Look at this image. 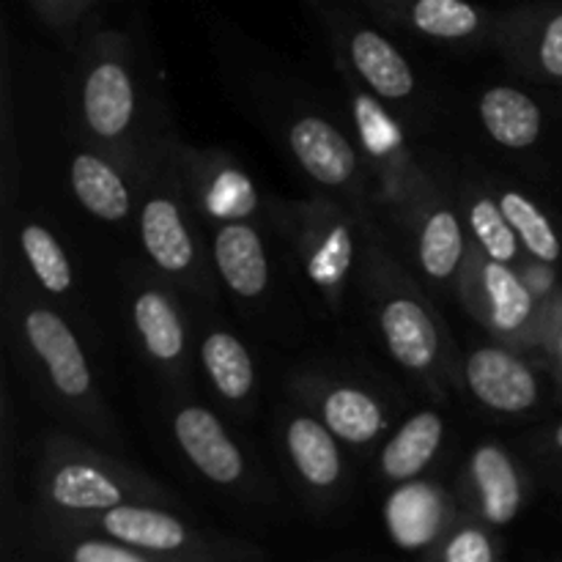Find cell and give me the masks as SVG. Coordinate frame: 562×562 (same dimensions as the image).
I'll return each mask as SVG.
<instances>
[{
	"label": "cell",
	"instance_id": "cell-9",
	"mask_svg": "<svg viewBox=\"0 0 562 562\" xmlns=\"http://www.w3.org/2000/svg\"><path fill=\"white\" fill-rule=\"evenodd\" d=\"M322 27L329 36L335 64L351 75L373 99L393 110L404 124L420 121L423 82L404 49L373 22L360 20L338 5H316Z\"/></svg>",
	"mask_w": 562,
	"mask_h": 562
},
{
	"label": "cell",
	"instance_id": "cell-29",
	"mask_svg": "<svg viewBox=\"0 0 562 562\" xmlns=\"http://www.w3.org/2000/svg\"><path fill=\"white\" fill-rule=\"evenodd\" d=\"M456 201H459L472 247L492 261L519 269L525 250H521L514 228L505 220L503 206L494 195V187L483 179H467L464 184H459Z\"/></svg>",
	"mask_w": 562,
	"mask_h": 562
},
{
	"label": "cell",
	"instance_id": "cell-12",
	"mask_svg": "<svg viewBox=\"0 0 562 562\" xmlns=\"http://www.w3.org/2000/svg\"><path fill=\"white\" fill-rule=\"evenodd\" d=\"M289 395L311 409L344 448H382L393 431V409L387 395L360 373H346L329 366H305L285 379Z\"/></svg>",
	"mask_w": 562,
	"mask_h": 562
},
{
	"label": "cell",
	"instance_id": "cell-7",
	"mask_svg": "<svg viewBox=\"0 0 562 562\" xmlns=\"http://www.w3.org/2000/svg\"><path fill=\"white\" fill-rule=\"evenodd\" d=\"M267 130L318 192L355 209L357 214H376L368 170L357 143L340 130L311 99L278 93L272 102H261Z\"/></svg>",
	"mask_w": 562,
	"mask_h": 562
},
{
	"label": "cell",
	"instance_id": "cell-21",
	"mask_svg": "<svg viewBox=\"0 0 562 562\" xmlns=\"http://www.w3.org/2000/svg\"><path fill=\"white\" fill-rule=\"evenodd\" d=\"M461 387L497 417L530 415L543 398L536 366L505 344L475 346L461 362Z\"/></svg>",
	"mask_w": 562,
	"mask_h": 562
},
{
	"label": "cell",
	"instance_id": "cell-23",
	"mask_svg": "<svg viewBox=\"0 0 562 562\" xmlns=\"http://www.w3.org/2000/svg\"><path fill=\"white\" fill-rule=\"evenodd\" d=\"M220 289L236 302L258 305L272 289V261L263 223H223L206 231Z\"/></svg>",
	"mask_w": 562,
	"mask_h": 562
},
{
	"label": "cell",
	"instance_id": "cell-31",
	"mask_svg": "<svg viewBox=\"0 0 562 562\" xmlns=\"http://www.w3.org/2000/svg\"><path fill=\"white\" fill-rule=\"evenodd\" d=\"M27 11L75 58L82 42L104 27L108 5L102 0H31Z\"/></svg>",
	"mask_w": 562,
	"mask_h": 562
},
{
	"label": "cell",
	"instance_id": "cell-4",
	"mask_svg": "<svg viewBox=\"0 0 562 562\" xmlns=\"http://www.w3.org/2000/svg\"><path fill=\"white\" fill-rule=\"evenodd\" d=\"M31 532L60 530L99 519L126 505H187L157 477L64 428H44L31 445Z\"/></svg>",
	"mask_w": 562,
	"mask_h": 562
},
{
	"label": "cell",
	"instance_id": "cell-17",
	"mask_svg": "<svg viewBox=\"0 0 562 562\" xmlns=\"http://www.w3.org/2000/svg\"><path fill=\"white\" fill-rule=\"evenodd\" d=\"M459 302L494 344L514 346L532 329L538 316L536 291L519 269L492 261L472 247L470 263L461 278Z\"/></svg>",
	"mask_w": 562,
	"mask_h": 562
},
{
	"label": "cell",
	"instance_id": "cell-15",
	"mask_svg": "<svg viewBox=\"0 0 562 562\" xmlns=\"http://www.w3.org/2000/svg\"><path fill=\"white\" fill-rule=\"evenodd\" d=\"M165 426L170 439L184 456L187 464L220 492L247 497L258 492L256 467L241 448L239 439L228 431L223 417L192 398L190 393H168L165 398Z\"/></svg>",
	"mask_w": 562,
	"mask_h": 562
},
{
	"label": "cell",
	"instance_id": "cell-14",
	"mask_svg": "<svg viewBox=\"0 0 562 562\" xmlns=\"http://www.w3.org/2000/svg\"><path fill=\"white\" fill-rule=\"evenodd\" d=\"M274 445L289 483L318 514L338 508L349 492V459L340 439L294 398L274 412Z\"/></svg>",
	"mask_w": 562,
	"mask_h": 562
},
{
	"label": "cell",
	"instance_id": "cell-6",
	"mask_svg": "<svg viewBox=\"0 0 562 562\" xmlns=\"http://www.w3.org/2000/svg\"><path fill=\"white\" fill-rule=\"evenodd\" d=\"M366 217L316 192L311 198H267V223L283 241L305 289L329 316L346 311L360 283Z\"/></svg>",
	"mask_w": 562,
	"mask_h": 562
},
{
	"label": "cell",
	"instance_id": "cell-3",
	"mask_svg": "<svg viewBox=\"0 0 562 562\" xmlns=\"http://www.w3.org/2000/svg\"><path fill=\"white\" fill-rule=\"evenodd\" d=\"M357 294L368 307L384 355L415 387L448 401L461 387V360L442 313L420 280L395 258L376 214L366 217Z\"/></svg>",
	"mask_w": 562,
	"mask_h": 562
},
{
	"label": "cell",
	"instance_id": "cell-10",
	"mask_svg": "<svg viewBox=\"0 0 562 562\" xmlns=\"http://www.w3.org/2000/svg\"><path fill=\"white\" fill-rule=\"evenodd\" d=\"M60 530L97 532L165 562H267V552L256 543L209 530L195 525L187 510L162 505H126L86 525Z\"/></svg>",
	"mask_w": 562,
	"mask_h": 562
},
{
	"label": "cell",
	"instance_id": "cell-30",
	"mask_svg": "<svg viewBox=\"0 0 562 562\" xmlns=\"http://www.w3.org/2000/svg\"><path fill=\"white\" fill-rule=\"evenodd\" d=\"M499 206H503L505 220L514 228L525 256L536 258L543 267H554L562 258V241L549 214L532 201L527 192L516 190L508 184H492Z\"/></svg>",
	"mask_w": 562,
	"mask_h": 562
},
{
	"label": "cell",
	"instance_id": "cell-34",
	"mask_svg": "<svg viewBox=\"0 0 562 562\" xmlns=\"http://www.w3.org/2000/svg\"><path fill=\"white\" fill-rule=\"evenodd\" d=\"M541 442H547L549 448H552V450H558V453L562 456V420L558 423V426L552 428V431L547 434V439H541Z\"/></svg>",
	"mask_w": 562,
	"mask_h": 562
},
{
	"label": "cell",
	"instance_id": "cell-27",
	"mask_svg": "<svg viewBox=\"0 0 562 562\" xmlns=\"http://www.w3.org/2000/svg\"><path fill=\"white\" fill-rule=\"evenodd\" d=\"M456 510L459 505H450L442 488H428L423 483L395 488L387 505L390 536L398 547L426 554L453 521Z\"/></svg>",
	"mask_w": 562,
	"mask_h": 562
},
{
	"label": "cell",
	"instance_id": "cell-25",
	"mask_svg": "<svg viewBox=\"0 0 562 562\" xmlns=\"http://www.w3.org/2000/svg\"><path fill=\"white\" fill-rule=\"evenodd\" d=\"M448 423L439 409H417L390 431L379 448L376 470L387 486L404 488L420 481L437 461L445 445Z\"/></svg>",
	"mask_w": 562,
	"mask_h": 562
},
{
	"label": "cell",
	"instance_id": "cell-2",
	"mask_svg": "<svg viewBox=\"0 0 562 562\" xmlns=\"http://www.w3.org/2000/svg\"><path fill=\"white\" fill-rule=\"evenodd\" d=\"M75 113L80 137L143 181L148 165L176 140L130 31L104 25L75 58Z\"/></svg>",
	"mask_w": 562,
	"mask_h": 562
},
{
	"label": "cell",
	"instance_id": "cell-19",
	"mask_svg": "<svg viewBox=\"0 0 562 562\" xmlns=\"http://www.w3.org/2000/svg\"><path fill=\"white\" fill-rule=\"evenodd\" d=\"M195 366L214 398L236 417H250L258 404V366L250 346L214 313H190Z\"/></svg>",
	"mask_w": 562,
	"mask_h": 562
},
{
	"label": "cell",
	"instance_id": "cell-33",
	"mask_svg": "<svg viewBox=\"0 0 562 562\" xmlns=\"http://www.w3.org/2000/svg\"><path fill=\"white\" fill-rule=\"evenodd\" d=\"M33 541L38 552L53 562H165L88 530L33 532Z\"/></svg>",
	"mask_w": 562,
	"mask_h": 562
},
{
	"label": "cell",
	"instance_id": "cell-24",
	"mask_svg": "<svg viewBox=\"0 0 562 562\" xmlns=\"http://www.w3.org/2000/svg\"><path fill=\"white\" fill-rule=\"evenodd\" d=\"M69 190L86 214L104 225H135L140 179L99 148L82 143L69 157Z\"/></svg>",
	"mask_w": 562,
	"mask_h": 562
},
{
	"label": "cell",
	"instance_id": "cell-26",
	"mask_svg": "<svg viewBox=\"0 0 562 562\" xmlns=\"http://www.w3.org/2000/svg\"><path fill=\"white\" fill-rule=\"evenodd\" d=\"M497 47L514 69L562 82V11L547 16L525 9L505 11L499 14Z\"/></svg>",
	"mask_w": 562,
	"mask_h": 562
},
{
	"label": "cell",
	"instance_id": "cell-8",
	"mask_svg": "<svg viewBox=\"0 0 562 562\" xmlns=\"http://www.w3.org/2000/svg\"><path fill=\"white\" fill-rule=\"evenodd\" d=\"M121 296L130 333L140 357L168 393H190L195 366L192 316L179 291L148 263H130L121 272Z\"/></svg>",
	"mask_w": 562,
	"mask_h": 562
},
{
	"label": "cell",
	"instance_id": "cell-13",
	"mask_svg": "<svg viewBox=\"0 0 562 562\" xmlns=\"http://www.w3.org/2000/svg\"><path fill=\"white\" fill-rule=\"evenodd\" d=\"M338 75L344 82L349 119L355 124L351 137H355L357 151L366 165L368 179H371L373 206L384 209L390 212V217H395L417 181L426 176V168L412 151L404 121L393 110L384 108L379 99H373L366 88L357 86L344 69H338Z\"/></svg>",
	"mask_w": 562,
	"mask_h": 562
},
{
	"label": "cell",
	"instance_id": "cell-28",
	"mask_svg": "<svg viewBox=\"0 0 562 562\" xmlns=\"http://www.w3.org/2000/svg\"><path fill=\"white\" fill-rule=\"evenodd\" d=\"M477 119L494 146L505 151H527L543 135V110L516 86H488L477 97Z\"/></svg>",
	"mask_w": 562,
	"mask_h": 562
},
{
	"label": "cell",
	"instance_id": "cell-16",
	"mask_svg": "<svg viewBox=\"0 0 562 562\" xmlns=\"http://www.w3.org/2000/svg\"><path fill=\"white\" fill-rule=\"evenodd\" d=\"M181 179L203 231L223 223H263L267 201L247 170L223 148H192L176 143Z\"/></svg>",
	"mask_w": 562,
	"mask_h": 562
},
{
	"label": "cell",
	"instance_id": "cell-22",
	"mask_svg": "<svg viewBox=\"0 0 562 562\" xmlns=\"http://www.w3.org/2000/svg\"><path fill=\"white\" fill-rule=\"evenodd\" d=\"M3 252L16 256L22 274L33 283V289L53 302L75 322L77 316V278L71 258L64 241L53 231V225L42 217L20 212L3 223Z\"/></svg>",
	"mask_w": 562,
	"mask_h": 562
},
{
	"label": "cell",
	"instance_id": "cell-11",
	"mask_svg": "<svg viewBox=\"0 0 562 562\" xmlns=\"http://www.w3.org/2000/svg\"><path fill=\"white\" fill-rule=\"evenodd\" d=\"M412 267L420 274V285L431 296H459L461 278L472 256L459 201L445 192L437 176L426 170L404 206L395 214Z\"/></svg>",
	"mask_w": 562,
	"mask_h": 562
},
{
	"label": "cell",
	"instance_id": "cell-1",
	"mask_svg": "<svg viewBox=\"0 0 562 562\" xmlns=\"http://www.w3.org/2000/svg\"><path fill=\"white\" fill-rule=\"evenodd\" d=\"M3 340L22 379L31 384L64 431L124 459V439L93 373L80 329L44 300L20 263L3 252Z\"/></svg>",
	"mask_w": 562,
	"mask_h": 562
},
{
	"label": "cell",
	"instance_id": "cell-20",
	"mask_svg": "<svg viewBox=\"0 0 562 562\" xmlns=\"http://www.w3.org/2000/svg\"><path fill=\"white\" fill-rule=\"evenodd\" d=\"M459 508L492 530H505L527 505V475L510 448L481 442L467 456L459 475Z\"/></svg>",
	"mask_w": 562,
	"mask_h": 562
},
{
	"label": "cell",
	"instance_id": "cell-5",
	"mask_svg": "<svg viewBox=\"0 0 562 562\" xmlns=\"http://www.w3.org/2000/svg\"><path fill=\"white\" fill-rule=\"evenodd\" d=\"M176 143L179 137L154 157L140 181L135 214L137 245L148 267L179 291L190 313H214L220 283L206 231L181 179Z\"/></svg>",
	"mask_w": 562,
	"mask_h": 562
},
{
	"label": "cell",
	"instance_id": "cell-32",
	"mask_svg": "<svg viewBox=\"0 0 562 562\" xmlns=\"http://www.w3.org/2000/svg\"><path fill=\"white\" fill-rule=\"evenodd\" d=\"M420 562H505V547L497 530L459 508Z\"/></svg>",
	"mask_w": 562,
	"mask_h": 562
},
{
	"label": "cell",
	"instance_id": "cell-18",
	"mask_svg": "<svg viewBox=\"0 0 562 562\" xmlns=\"http://www.w3.org/2000/svg\"><path fill=\"white\" fill-rule=\"evenodd\" d=\"M366 11L384 25L437 47H492L497 44L499 14L464 0H368Z\"/></svg>",
	"mask_w": 562,
	"mask_h": 562
}]
</instances>
